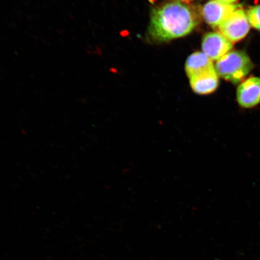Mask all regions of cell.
<instances>
[{
    "label": "cell",
    "mask_w": 260,
    "mask_h": 260,
    "mask_svg": "<svg viewBox=\"0 0 260 260\" xmlns=\"http://www.w3.org/2000/svg\"><path fill=\"white\" fill-rule=\"evenodd\" d=\"M198 23V15L189 6L167 3L152 10L149 35L156 41H169L190 34Z\"/></svg>",
    "instance_id": "1"
},
{
    "label": "cell",
    "mask_w": 260,
    "mask_h": 260,
    "mask_svg": "<svg viewBox=\"0 0 260 260\" xmlns=\"http://www.w3.org/2000/svg\"><path fill=\"white\" fill-rule=\"evenodd\" d=\"M253 64L245 53L230 51L217 60L215 70L218 76L234 84H237L248 76Z\"/></svg>",
    "instance_id": "2"
},
{
    "label": "cell",
    "mask_w": 260,
    "mask_h": 260,
    "mask_svg": "<svg viewBox=\"0 0 260 260\" xmlns=\"http://www.w3.org/2000/svg\"><path fill=\"white\" fill-rule=\"evenodd\" d=\"M218 28L220 34L232 43L238 42L245 38L249 31L248 16L243 10L237 9Z\"/></svg>",
    "instance_id": "3"
},
{
    "label": "cell",
    "mask_w": 260,
    "mask_h": 260,
    "mask_svg": "<svg viewBox=\"0 0 260 260\" xmlns=\"http://www.w3.org/2000/svg\"><path fill=\"white\" fill-rule=\"evenodd\" d=\"M237 102L241 108L251 109L260 104V79L253 77L244 81L237 90Z\"/></svg>",
    "instance_id": "4"
},
{
    "label": "cell",
    "mask_w": 260,
    "mask_h": 260,
    "mask_svg": "<svg viewBox=\"0 0 260 260\" xmlns=\"http://www.w3.org/2000/svg\"><path fill=\"white\" fill-rule=\"evenodd\" d=\"M237 8L238 6L236 5L226 4L218 0H210L204 6L202 15L205 21L211 27H219Z\"/></svg>",
    "instance_id": "5"
},
{
    "label": "cell",
    "mask_w": 260,
    "mask_h": 260,
    "mask_svg": "<svg viewBox=\"0 0 260 260\" xmlns=\"http://www.w3.org/2000/svg\"><path fill=\"white\" fill-rule=\"evenodd\" d=\"M232 44L220 32H209L205 35L203 38V53L211 60H218L224 55L229 53L232 50Z\"/></svg>",
    "instance_id": "6"
},
{
    "label": "cell",
    "mask_w": 260,
    "mask_h": 260,
    "mask_svg": "<svg viewBox=\"0 0 260 260\" xmlns=\"http://www.w3.org/2000/svg\"><path fill=\"white\" fill-rule=\"evenodd\" d=\"M218 77L216 70H214L191 78L190 84L191 89L199 95H209L218 87Z\"/></svg>",
    "instance_id": "7"
},
{
    "label": "cell",
    "mask_w": 260,
    "mask_h": 260,
    "mask_svg": "<svg viewBox=\"0 0 260 260\" xmlns=\"http://www.w3.org/2000/svg\"><path fill=\"white\" fill-rule=\"evenodd\" d=\"M214 70L215 67L212 60L203 52H197L190 55L186 61V72L189 79Z\"/></svg>",
    "instance_id": "8"
},
{
    "label": "cell",
    "mask_w": 260,
    "mask_h": 260,
    "mask_svg": "<svg viewBox=\"0 0 260 260\" xmlns=\"http://www.w3.org/2000/svg\"><path fill=\"white\" fill-rule=\"evenodd\" d=\"M246 14L250 25L260 31V5L250 8Z\"/></svg>",
    "instance_id": "9"
},
{
    "label": "cell",
    "mask_w": 260,
    "mask_h": 260,
    "mask_svg": "<svg viewBox=\"0 0 260 260\" xmlns=\"http://www.w3.org/2000/svg\"><path fill=\"white\" fill-rule=\"evenodd\" d=\"M218 1L226 3V4H232V3L236 2L237 0H218Z\"/></svg>",
    "instance_id": "10"
},
{
    "label": "cell",
    "mask_w": 260,
    "mask_h": 260,
    "mask_svg": "<svg viewBox=\"0 0 260 260\" xmlns=\"http://www.w3.org/2000/svg\"><path fill=\"white\" fill-rule=\"evenodd\" d=\"M182 1H190V0H182Z\"/></svg>",
    "instance_id": "11"
}]
</instances>
